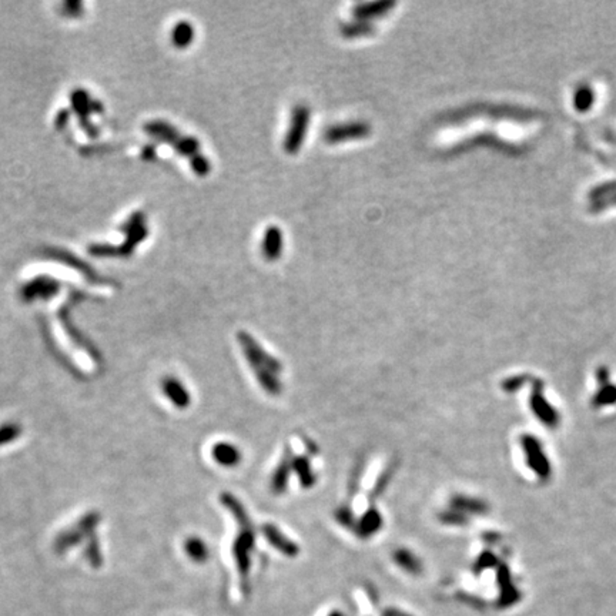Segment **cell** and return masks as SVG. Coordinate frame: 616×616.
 Instances as JSON below:
<instances>
[{"label":"cell","instance_id":"6da1fadb","mask_svg":"<svg viewBox=\"0 0 616 616\" xmlns=\"http://www.w3.org/2000/svg\"><path fill=\"white\" fill-rule=\"evenodd\" d=\"M238 340L241 342V347L245 353V357H247L249 362L253 365L261 385H264L265 389H268L270 392H277V384H274L273 380L268 377V369L270 371H273V365H268V364H273V360H271L261 350V347L258 346L257 341L253 337L241 333V334H238Z\"/></svg>","mask_w":616,"mask_h":616},{"label":"cell","instance_id":"7a4b0ae2","mask_svg":"<svg viewBox=\"0 0 616 616\" xmlns=\"http://www.w3.org/2000/svg\"><path fill=\"white\" fill-rule=\"evenodd\" d=\"M308 123H310V109L304 105H299L292 112L291 127L284 141L285 153L288 155L299 153L308 129Z\"/></svg>","mask_w":616,"mask_h":616},{"label":"cell","instance_id":"3957f363","mask_svg":"<svg viewBox=\"0 0 616 616\" xmlns=\"http://www.w3.org/2000/svg\"><path fill=\"white\" fill-rule=\"evenodd\" d=\"M98 521H100V515H98L97 512L86 513L83 518L76 524L75 528L67 529L59 535V538L56 539V544H55L56 551L63 552L64 549H69L70 547L78 544L79 540H82V536L85 534L94 531Z\"/></svg>","mask_w":616,"mask_h":616},{"label":"cell","instance_id":"277c9868","mask_svg":"<svg viewBox=\"0 0 616 616\" xmlns=\"http://www.w3.org/2000/svg\"><path fill=\"white\" fill-rule=\"evenodd\" d=\"M371 133V127L368 123L364 121H355V123H347V125H338L334 127L327 129L324 139L328 143H341L349 141L355 139H362Z\"/></svg>","mask_w":616,"mask_h":616},{"label":"cell","instance_id":"5b68a950","mask_svg":"<svg viewBox=\"0 0 616 616\" xmlns=\"http://www.w3.org/2000/svg\"><path fill=\"white\" fill-rule=\"evenodd\" d=\"M161 391L167 400L177 408L184 410L191 404V396L187 387L173 376H167L161 380Z\"/></svg>","mask_w":616,"mask_h":616},{"label":"cell","instance_id":"8992f818","mask_svg":"<svg viewBox=\"0 0 616 616\" xmlns=\"http://www.w3.org/2000/svg\"><path fill=\"white\" fill-rule=\"evenodd\" d=\"M213 459L223 466H236L241 461V451L231 442H217L211 448Z\"/></svg>","mask_w":616,"mask_h":616},{"label":"cell","instance_id":"52a82bcc","mask_svg":"<svg viewBox=\"0 0 616 616\" xmlns=\"http://www.w3.org/2000/svg\"><path fill=\"white\" fill-rule=\"evenodd\" d=\"M58 290L56 283L51 279L35 280L29 285H26L21 291V299L26 301L37 300V299H49Z\"/></svg>","mask_w":616,"mask_h":616},{"label":"cell","instance_id":"ba28073f","mask_svg":"<svg viewBox=\"0 0 616 616\" xmlns=\"http://www.w3.org/2000/svg\"><path fill=\"white\" fill-rule=\"evenodd\" d=\"M283 233L277 226H271L265 231L264 243H263V253L267 260H277L281 256L283 252Z\"/></svg>","mask_w":616,"mask_h":616},{"label":"cell","instance_id":"9c48e42d","mask_svg":"<svg viewBox=\"0 0 616 616\" xmlns=\"http://www.w3.org/2000/svg\"><path fill=\"white\" fill-rule=\"evenodd\" d=\"M396 6H397V3H394V2H373V3H362V5H358V6L354 9V15H355L357 19H360V20H362V21H367V20H369V19L381 17V16L389 13V10H391L392 8H396Z\"/></svg>","mask_w":616,"mask_h":616},{"label":"cell","instance_id":"30bf717a","mask_svg":"<svg viewBox=\"0 0 616 616\" xmlns=\"http://www.w3.org/2000/svg\"><path fill=\"white\" fill-rule=\"evenodd\" d=\"M184 549H186V554L188 555V558L195 563H203L209 558V547L202 538H197V536L188 538L186 540Z\"/></svg>","mask_w":616,"mask_h":616},{"label":"cell","instance_id":"8fae6325","mask_svg":"<svg viewBox=\"0 0 616 616\" xmlns=\"http://www.w3.org/2000/svg\"><path fill=\"white\" fill-rule=\"evenodd\" d=\"M373 30L374 29L371 26V23L362 21V20H360L357 23H347V24H344V26L341 28V32L344 33V36H347V37L364 36V35L371 33Z\"/></svg>","mask_w":616,"mask_h":616},{"label":"cell","instance_id":"7c38bea8","mask_svg":"<svg viewBox=\"0 0 616 616\" xmlns=\"http://www.w3.org/2000/svg\"><path fill=\"white\" fill-rule=\"evenodd\" d=\"M21 435V427L16 423H9L0 427V447H3L5 443L16 441Z\"/></svg>","mask_w":616,"mask_h":616},{"label":"cell","instance_id":"4fadbf2b","mask_svg":"<svg viewBox=\"0 0 616 616\" xmlns=\"http://www.w3.org/2000/svg\"><path fill=\"white\" fill-rule=\"evenodd\" d=\"M191 28L188 26L187 23H183V24H180V26L176 29V32H175V42H176V44H187L190 40H191Z\"/></svg>","mask_w":616,"mask_h":616}]
</instances>
